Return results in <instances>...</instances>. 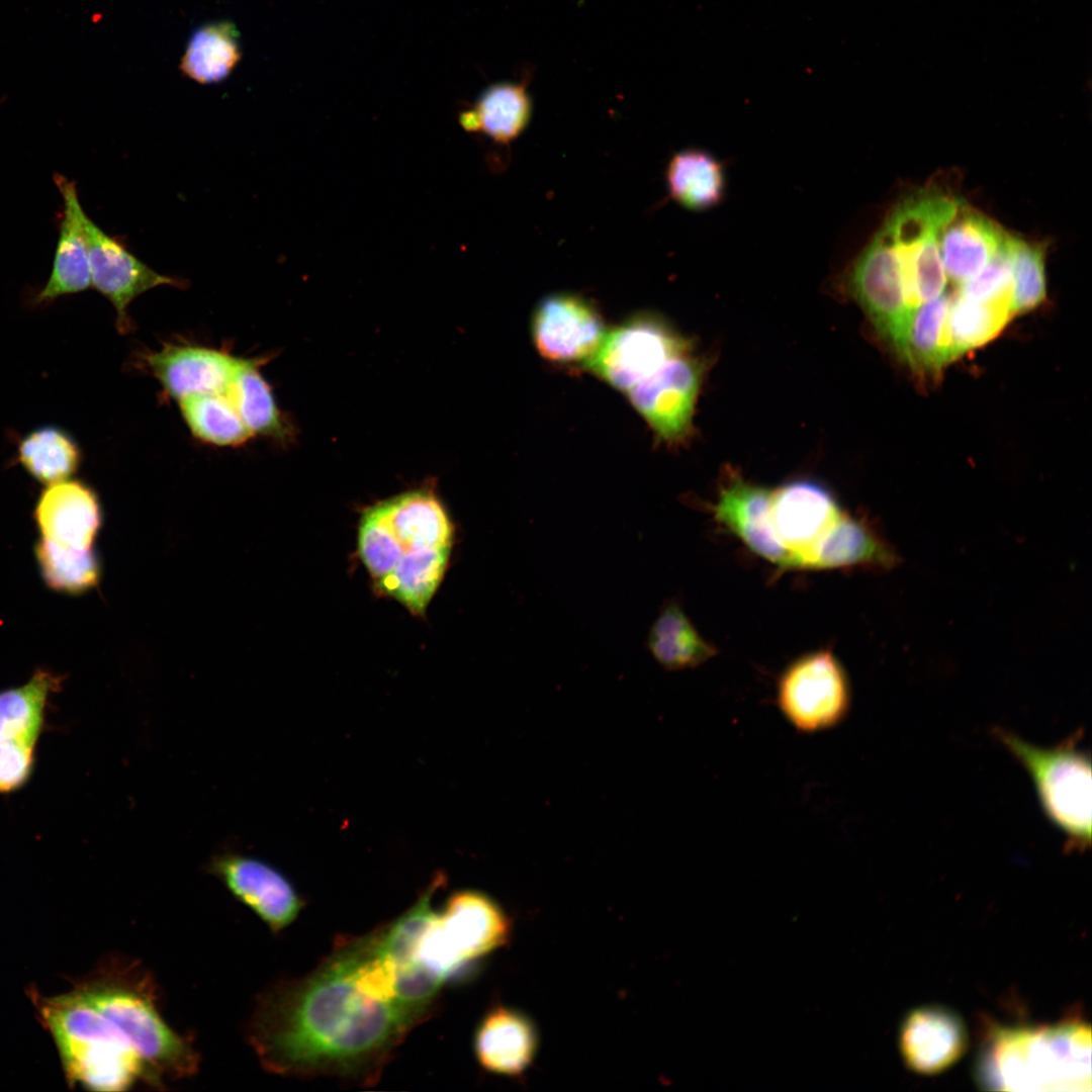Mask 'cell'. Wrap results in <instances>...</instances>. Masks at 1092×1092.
<instances>
[{
    "instance_id": "obj_7",
    "label": "cell",
    "mask_w": 1092,
    "mask_h": 1092,
    "mask_svg": "<svg viewBox=\"0 0 1092 1092\" xmlns=\"http://www.w3.org/2000/svg\"><path fill=\"white\" fill-rule=\"evenodd\" d=\"M453 524L430 488L410 490L367 509L358 531V551L375 585L396 565L432 549H452Z\"/></svg>"
},
{
    "instance_id": "obj_5",
    "label": "cell",
    "mask_w": 1092,
    "mask_h": 1092,
    "mask_svg": "<svg viewBox=\"0 0 1092 1092\" xmlns=\"http://www.w3.org/2000/svg\"><path fill=\"white\" fill-rule=\"evenodd\" d=\"M132 1044L157 1087L192 1076L198 1067L192 1044L163 1019L155 985L135 963L119 965L79 989Z\"/></svg>"
},
{
    "instance_id": "obj_31",
    "label": "cell",
    "mask_w": 1092,
    "mask_h": 1092,
    "mask_svg": "<svg viewBox=\"0 0 1092 1092\" xmlns=\"http://www.w3.org/2000/svg\"><path fill=\"white\" fill-rule=\"evenodd\" d=\"M59 684L51 672L38 670L25 685L0 693V743L35 747L49 696Z\"/></svg>"
},
{
    "instance_id": "obj_30",
    "label": "cell",
    "mask_w": 1092,
    "mask_h": 1092,
    "mask_svg": "<svg viewBox=\"0 0 1092 1092\" xmlns=\"http://www.w3.org/2000/svg\"><path fill=\"white\" fill-rule=\"evenodd\" d=\"M241 59L240 33L233 22L222 20L202 25L193 32L179 69L199 84H215L225 80Z\"/></svg>"
},
{
    "instance_id": "obj_39",
    "label": "cell",
    "mask_w": 1092,
    "mask_h": 1092,
    "mask_svg": "<svg viewBox=\"0 0 1092 1092\" xmlns=\"http://www.w3.org/2000/svg\"><path fill=\"white\" fill-rule=\"evenodd\" d=\"M34 748L0 743V793H11L26 783L33 768Z\"/></svg>"
},
{
    "instance_id": "obj_20",
    "label": "cell",
    "mask_w": 1092,
    "mask_h": 1092,
    "mask_svg": "<svg viewBox=\"0 0 1092 1092\" xmlns=\"http://www.w3.org/2000/svg\"><path fill=\"white\" fill-rule=\"evenodd\" d=\"M900 557L866 519L842 512L837 521L803 557L801 569H890Z\"/></svg>"
},
{
    "instance_id": "obj_27",
    "label": "cell",
    "mask_w": 1092,
    "mask_h": 1092,
    "mask_svg": "<svg viewBox=\"0 0 1092 1092\" xmlns=\"http://www.w3.org/2000/svg\"><path fill=\"white\" fill-rule=\"evenodd\" d=\"M646 645L655 661L666 670L697 667L717 653L696 629L677 599L663 603L649 628Z\"/></svg>"
},
{
    "instance_id": "obj_34",
    "label": "cell",
    "mask_w": 1092,
    "mask_h": 1092,
    "mask_svg": "<svg viewBox=\"0 0 1092 1092\" xmlns=\"http://www.w3.org/2000/svg\"><path fill=\"white\" fill-rule=\"evenodd\" d=\"M451 550H427L406 558L375 586L412 613L423 614L444 577Z\"/></svg>"
},
{
    "instance_id": "obj_6",
    "label": "cell",
    "mask_w": 1092,
    "mask_h": 1092,
    "mask_svg": "<svg viewBox=\"0 0 1092 1092\" xmlns=\"http://www.w3.org/2000/svg\"><path fill=\"white\" fill-rule=\"evenodd\" d=\"M994 735L1029 775L1044 816L1066 837V847L1091 843V757L1078 748L1076 733L1053 748L1025 741L1012 731Z\"/></svg>"
},
{
    "instance_id": "obj_12",
    "label": "cell",
    "mask_w": 1092,
    "mask_h": 1092,
    "mask_svg": "<svg viewBox=\"0 0 1092 1092\" xmlns=\"http://www.w3.org/2000/svg\"><path fill=\"white\" fill-rule=\"evenodd\" d=\"M690 352L669 360L627 391L656 438L669 445L689 436L703 380L704 362Z\"/></svg>"
},
{
    "instance_id": "obj_24",
    "label": "cell",
    "mask_w": 1092,
    "mask_h": 1092,
    "mask_svg": "<svg viewBox=\"0 0 1092 1092\" xmlns=\"http://www.w3.org/2000/svg\"><path fill=\"white\" fill-rule=\"evenodd\" d=\"M537 1042L531 1020L518 1011L497 1006L478 1023L473 1048L477 1062L486 1071L517 1076L531 1064Z\"/></svg>"
},
{
    "instance_id": "obj_35",
    "label": "cell",
    "mask_w": 1092,
    "mask_h": 1092,
    "mask_svg": "<svg viewBox=\"0 0 1092 1092\" xmlns=\"http://www.w3.org/2000/svg\"><path fill=\"white\" fill-rule=\"evenodd\" d=\"M179 403L187 427L203 443L236 447L253 436L225 392L196 394Z\"/></svg>"
},
{
    "instance_id": "obj_14",
    "label": "cell",
    "mask_w": 1092,
    "mask_h": 1092,
    "mask_svg": "<svg viewBox=\"0 0 1092 1092\" xmlns=\"http://www.w3.org/2000/svg\"><path fill=\"white\" fill-rule=\"evenodd\" d=\"M540 355L558 364H583L600 347L606 329L589 299L573 293H553L537 304L531 323Z\"/></svg>"
},
{
    "instance_id": "obj_33",
    "label": "cell",
    "mask_w": 1092,
    "mask_h": 1092,
    "mask_svg": "<svg viewBox=\"0 0 1092 1092\" xmlns=\"http://www.w3.org/2000/svg\"><path fill=\"white\" fill-rule=\"evenodd\" d=\"M17 460L33 478L53 484L68 479L78 469L81 449L64 429L47 425L20 440Z\"/></svg>"
},
{
    "instance_id": "obj_2",
    "label": "cell",
    "mask_w": 1092,
    "mask_h": 1092,
    "mask_svg": "<svg viewBox=\"0 0 1092 1092\" xmlns=\"http://www.w3.org/2000/svg\"><path fill=\"white\" fill-rule=\"evenodd\" d=\"M982 1078L1009 1091H1090L1091 1029L1082 1021L993 1031Z\"/></svg>"
},
{
    "instance_id": "obj_29",
    "label": "cell",
    "mask_w": 1092,
    "mask_h": 1092,
    "mask_svg": "<svg viewBox=\"0 0 1092 1092\" xmlns=\"http://www.w3.org/2000/svg\"><path fill=\"white\" fill-rule=\"evenodd\" d=\"M1012 316L1009 302L972 299L958 291L950 295L943 335L946 363L993 340Z\"/></svg>"
},
{
    "instance_id": "obj_18",
    "label": "cell",
    "mask_w": 1092,
    "mask_h": 1092,
    "mask_svg": "<svg viewBox=\"0 0 1092 1092\" xmlns=\"http://www.w3.org/2000/svg\"><path fill=\"white\" fill-rule=\"evenodd\" d=\"M771 489L732 475L720 486L713 507L716 521L759 557L783 569H795L790 552L770 522Z\"/></svg>"
},
{
    "instance_id": "obj_13",
    "label": "cell",
    "mask_w": 1092,
    "mask_h": 1092,
    "mask_svg": "<svg viewBox=\"0 0 1092 1092\" xmlns=\"http://www.w3.org/2000/svg\"><path fill=\"white\" fill-rule=\"evenodd\" d=\"M91 285L116 311V327L131 331L128 306L141 294L158 286L185 288L186 281L161 274L135 257L119 238L108 235L86 213L83 218Z\"/></svg>"
},
{
    "instance_id": "obj_22",
    "label": "cell",
    "mask_w": 1092,
    "mask_h": 1092,
    "mask_svg": "<svg viewBox=\"0 0 1092 1092\" xmlns=\"http://www.w3.org/2000/svg\"><path fill=\"white\" fill-rule=\"evenodd\" d=\"M899 1041L909 1068L932 1074L947 1068L963 1055L967 1033L963 1021L953 1012L928 1006L908 1014Z\"/></svg>"
},
{
    "instance_id": "obj_28",
    "label": "cell",
    "mask_w": 1092,
    "mask_h": 1092,
    "mask_svg": "<svg viewBox=\"0 0 1092 1092\" xmlns=\"http://www.w3.org/2000/svg\"><path fill=\"white\" fill-rule=\"evenodd\" d=\"M665 177L670 197L689 210L711 209L726 194L723 164L701 149L689 148L673 154L667 163Z\"/></svg>"
},
{
    "instance_id": "obj_36",
    "label": "cell",
    "mask_w": 1092,
    "mask_h": 1092,
    "mask_svg": "<svg viewBox=\"0 0 1092 1092\" xmlns=\"http://www.w3.org/2000/svg\"><path fill=\"white\" fill-rule=\"evenodd\" d=\"M35 555L48 585L59 592L81 593L96 584L98 563L91 550H79L41 539Z\"/></svg>"
},
{
    "instance_id": "obj_25",
    "label": "cell",
    "mask_w": 1092,
    "mask_h": 1092,
    "mask_svg": "<svg viewBox=\"0 0 1092 1092\" xmlns=\"http://www.w3.org/2000/svg\"><path fill=\"white\" fill-rule=\"evenodd\" d=\"M531 114L532 102L525 81L500 82L486 88L463 110L459 123L467 131L508 145L526 129Z\"/></svg>"
},
{
    "instance_id": "obj_37",
    "label": "cell",
    "mask_w": 1092,
    "mask_h": 1092,
    "mask_svg": "<svg viewBox=\"0 0 1092 1092\" xmlns=\"http://www.w3.org/2000/svg\"><path fill=\"white\" fill-rule=\"evenodd\" d=\"M1012 315L1037 307L1045 299L1044 250L1041 245L1011 236Z\"/></svg>"
},
{
    "instance_id": "obj_3",
    "label": "cell",
    "mask_w": 1092,
    "mask_h": 1092,
    "mask_svg": "<svg viewBox=\"0 0 1092 1092\" xmlns=\"http://www.w3.org/2000/svg\"><path fill=\"white\" fill-rule=\"evenodd\" d=\"M425 894L414 909L408 928L412 960L441 982L462 979L480 959L506 943L510 922L485 893L460 890L435 910Z\"/></svg>"
},
{
    "instance_id": "obj_26",
    "label": "cell",
    "mask_w": 1092,
    "mask_h": 1092,
    "mask_svg": "<svg viewBox=\"0 0 1092 1092\" xmlns=\"http://www.w3.org/2000/svg\"><path fill=\"white\" fill-rule=\"evenodd\" d=\"M267 359L244 358L225 393L253 436L259 435L280 443L293 438L294 429L280 411L272 388L260 367Z\"/></svg>"
},
{
    "instance_id": "obj_32",
    "label": "cell",
    "mask_w": 1092,
    "mask_h": 1092,
    "mask_svg": "<svg viewBox=\"0 0 1092 1092\" xmlns=\"http://www.w3.org/2000/svg\"><path fill=\"white\" fill-rule=\"evenodd\" d=\"M950 295L942 293L913 308L895 351L913 370L936 374L947 364L944 353V325Z\"/></svg>"
},
{
    "instance_id": "obj_21",
    "label": "cell",
    "mask_w": 1092,
    "mask_h": 1092,
    "mask_svg": "<svg viewBox=\"0 0 1092 1092\" xmlns=\"http://www.w3.org/2000/svg\"><path fill=\"white\" fill-rule=\"evenodd\" d=\"M34 516L42 539L79 550H90L100 524L95 493L77 480L50 484Z\"/></svg>"
},
{
    "instance_id": "obj_38",
    "label": "cell",
    "mask_w": 1092,
    "mask_h": 1092,
    "mask_svg": "<svg viewBox=\"0 0 1092 1092\" xmlns=\"http://www.w3.org/2000/svg\"><path fill=\"white\" fill-rule=\"evenodd\" d=\"M1011 236L987 265L972 279L958 287V292L977 300L1003 301L1011 304Z\"/></svg>"
},
{
    "instance_id": "obj_9",
    "label": "cell",
    "mask_w": 1092,
    "mask_h": 1092,
    "mask_svg": "<svg viewBox=\"0 0 1092 1092\" xmlns=\"http://www.w3.org/2000/svg\"><path fill=\"white\" fill-rule=\"evenodd\" d=\"M777 705L791 726L816 733L839 726L849 715L848 675L830 649L804 654L790 663L777 682Z\"/></svg>"
},
{
    "instance_id": "obj_19",
    "label": "cell",
    "mask_w": 1092,
    "mask_h": 1092,
    "mask_svg": "<svg viewBox=\"0 0 1092 1092\" xmlns=\"http://www.w3.org/2000/svg\"><path fill=\"white\" fill-rule=\"evenodd\" d=\"M54 182L62 200L63 211L50 277L33 298L37 305H48L61 296L86 290L91 285L87 244L77 185L64 175L55 174Z\"/></svg>"
},
{
    "instance_id": "obj_16",
    "label": "cell",
    "mask_w": 1092,
    "mask_h": 1092,
    "mask_svg": "<svg viewBox=\"0 0 1092 1092\" xmlns=\"http://www.w3.org/2000/svg\"><path fill=\"white\" fill-rule=\"evenodd\" d=\"M823 485L800 479L771 489L770 522L775 534L801 569L803 557L842 514Z\"/></svg>"
},
{
    "instance_id": "obj_11",
    "label": "cell",
    "mask_w": 1092,
    "mask_h": 1092,
    "mask_svg": "<svg viewBox=\"0 0 1092 1092\" xmlns=\"http://www.w3.org/2000/svg\"><path fill=\"white\" fill-rule=\"evenodd\" d=\"M842 277L848 293L896 351L912 309L907 304L898 256L884 223Z\"/></svg>"
},
{
    "instance_id": "obj_8",
    "label": "cell",
    "mask_w": 1092,
    "mask_h": 1092,
    "mask_svg": "<svg viewBox=\"0 0 1092 1092\" xmlns=\"http://www.w3.org/2000/svg\"><path fill=\"white\" fill-rule=\"evenodd\" d=\"M960 206L957 198L940 191H921L898 203L883 222L898 256L910 308L944 293L947 279L939 237Z\"/></svg>"
},
{
    "instance_id": "obj_15",
    "label": "cell",
    "mask_w": 1092,
    "mask_h": 1092,
    "mask_svg": "<svg viewBox=\"0 0 1092 1092\" xmlns=\"http://www.w3.org/2000/svg\"><path fill=\"white\" fill-rule=\"evenodd\" d=\"M209 872L273 932L289 926L303 908L291 883L268 862L236 852L213 857Z\"/></svg>"
},
{
    "instance_id": "obj_10",
    "label": "cell",
    "mask_w": 1092,
    "mask_h": 1092,
    "mask_svg": "<svg viewBox=\"0 0 1092 1092\" xmlns=\"http://www.w3.org/2000/svg\"><path fill=\"white\" fill-rule=\"evenodd\" d=\"M689 351L690 342L663 317L640 311L606 332L597 352L583 365L613 388L627 392Z\"/></svg>"
},
{
    "instance_id": "obj_23",
    "label": "cell",
    "mask_w": 1092,
    "mask_h": 1092,
    "mask_svg": "<svg viewBox=\"0 0 1092 1092\" xmlns=\"http://www.w3.org/2000/svg\"><path fill=\"white\" fill-rule=\"evenodd\" d=\"M1008 237L994 221L961 204L939 237V255L946 279L957 287L972 279Z\"/></svg>"
},
{
    "instance_id": "obj_1",
    "label": "cell",
    "mask_w": 1092,
    "mask_h": 1092,
    "mask_svg": "<svg viewBox=\"0 0 1092 1092\" xmlns=\"http://www.w3.org/2000/svg\"><path fill=\"white\" fill-rule=\"evenodd\" d=\"M421 1022L364 984L344 937L314 970L260 995L248 1036L275 1074L372 1085Z\"/></svg>"
},
{
    "instance_id": "obj_4",
    "label": "cell",
    "mask_w": 1092,
    "mask_h": 1092,
    "mask_svg": "<svg viewBox=\"0 0 1092 1092\" xmlns=\"http://www.w3.org/2000/svg\"><path fill=\"white\" fill-rule=\"evenodd\" d=\"M41 1015L73 1083L100 1092L126 1091L138 1082L157 1087L119 1027L79 989L46 1001Z\"/></svg>"
},
{
    "instance_id": "obj_17",
    "label": "cell",
    "mask_w": 1092,
    "mask_h": 1092,
    "mask_svg": "<svg viewBox=\"0 0 1092 1092\" xmlns=\"http://www.w3.org/2000/svg\"><path fill=\"white\" fill-rule=\"evenodd\" d=\"M143 360L165 394L181 400L196 394L225 392L244 358L209 347L166 344L143 355Z\"/></svg>"
}]
</instances>
